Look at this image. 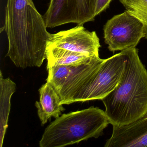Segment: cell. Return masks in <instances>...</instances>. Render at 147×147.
Returning <instances> with one entry per match:
<instances>
[{"label":"cell","instance_id":"6da1fadb","mask_svg":"<svg viewBox=\"0 0 147 147\" xmlns=\"http://www.w3.org/2000/svg\"><path fill=\"white\" fill-rule=\"evenodd\" d=\"M32 0H7L4 29L9 57L17 67H40L51 33Z\"/></svg>","mask_w":147,"mask_h":147},{"label":"cell","instance_id":"30bf717a","mask_svg":"<svg viewBox=\"0 0 147 147\" xmlns=\"http://www.w3.org/2000/svg\"><path fill=\"white\" fill-rule=\"evenodd\" d=\"M39 92L40 100L36 101L35 105L42 125H43L51 117L55 119L59 117L65 109L58 94L49 83L47 82L44 84Z\"/></svg>","mask_w":147,"mask_h":147},{"label":"cell","instance_id":"4fadbf2b","mask_svg":"<svg viewBox=\"0 0 147 147\" xmlns=\"http://www.w3.org/2000/svg\"><path fill=\"white\" fill-rule=\"evenodd\" d=\"M126 11L138 18L144 26L147 39V0H119Z\"/></svg>","mask_w":147,"mask_h":147},{"label":"cell","instance_id":"8992f818","mask_svg":"<svg viewBox=\"0 0 147 147\" xmlns=\"http://www.w3.org/2000/svg\"><path fill=\"white\" fill-rule=\"evenodd\" d=\"M103 30L105 42L113 53L136 48L145 36L143 23L127 11L109 20Z\"/></svg>","mask_w":147,"mask_h":147},{"label":"cell","instance_id":"5bb4252c","mask_svg":"<svg viewBox=\"0 0 147 147\" xmlns=\"http://www.w3.org/2000/svg\"><path fill=\"white\" fill-rule=\"evenodd\" d=\"M112 0H95L94 16L96 17L106 11L110 6Z\"/></svg>","mask_w":147,"mask_h":147},{"label":"cell","instance_id":"9c48e42d","mask_svg":"<svg viewBox=\"0 0 147 147\" xmlns=\"http://www.w3.org/2000/svg\"><path fill=\"white\" fill-rule=\"evenodd\" d=\"M105 147H147V116L122 126H113Z\"/></svg>","mask_w":147,"mask_h":147},{"label":"cell","instance_id":"ba28073f","mask_svg":"<svg viewBox=\"0 0 147 147\" xmlns=\"http://www.w3.org/2000/svg\"><path fill=\"white\" fill-rule=\"evenodd\" d=\"M47 46L79 52L89 56H99L100 40L95 31L78 25L55 34H51Z\"/></svg>","mask_w":147,"mask_h":147},{"label":"cell","instance_id":"52a82bcc","mask_svg":"<svg viewBox=\"0 0 147 147\" xmlns=\"http://www.w3.org/2000/svg\"><path fill=\"white\" fill-rule=\"evenodd\" d=\"M95 0H50L43 17L47 28L69 23L83 25L94 20Z\"/></svg>","mask_w":147,"mask_h":147},{"label":"cell","instance_id":"7c38bea8","mask_svg":"<svg viewBox=\"0 0 147 147\" xmlns=\"http://www.w3.org/2000/svg\"><path fill=\"white\" fill-rule=\"evenodd\" d=\"M46 55L47 63L66 65H81L99 57L89 56L82 53L49 46L46 49Z\"/></svg>","mask_w":147,"mask_h":147},{"label":"cell","instance_id":"5b68a950","mask_svg":"<svg viewBox=\"0 0 147 147\" xmlns=\"http://www.w3.org/2000/svg\"><path fill=\"white\" fill-rule=\"evenodd\" d=\"M126 61L125 50L105 59L98 69L76 95L74 103L101 100L107 96L119 83Z\"/></svg>","mask_w":147,"mask_h":147},{"label":"cell","instance_id":"7a4b0ae2","mask_svg":"<svg viewBox=\"0 0 147 147\" xmlns=\"http://www.w3.org/2000/svg\"><path fill=\"white\" fill-rule=\"evenodd\" d=\"M125 67L115 89L101 100L113 126H122L147 116V71L136 48L125 50Z\"/></svg>","mask_w":147,"mask_h":147},{"label":"cell","instance_id":"3957f363","mask_svg":"<svg viewBox=\"0 0 147 147\" xmlns=\"http://www.w3.org/2000/svg\"><path fill=\"white\" fill-rule=\"evenodd\" d=\"M110 123L105 112L98 107L63 114L45 129L41 147H62L102 135Z\"/></svg>","mask_w":147,"mask_h":147},{"label":"cell","instance_id":"277c9868","mask_svg":"<svg viewBox=\"0 0 147 147\" xmlns=\"http://www.w3.org/2000/svg\"><path fill=\"white\" fill-rule=\"evenodd\" d=\"M105 60L97 57L87 63L78 65L47 63L46 81L57 92L62 105L74 103V98L98 69Z\"/></svg>","mask_w":147,"mask_h":147},{"label":"cell","instance_id":"8fae6325","mask_svg":"<svg viewBox=\"0 0 147 147\" xmlns=\"http://www.w3.org/2000/svg\"><path fill=\"white\" fill-rule=\"evenodd\" d=\"M16 84L10 78L5 79L2 72L0 74V146L2 147L8 127V120L11 110V98L16 91Z\"/></svg>","mask_w":147,"mask_h":147}]
</instances>
